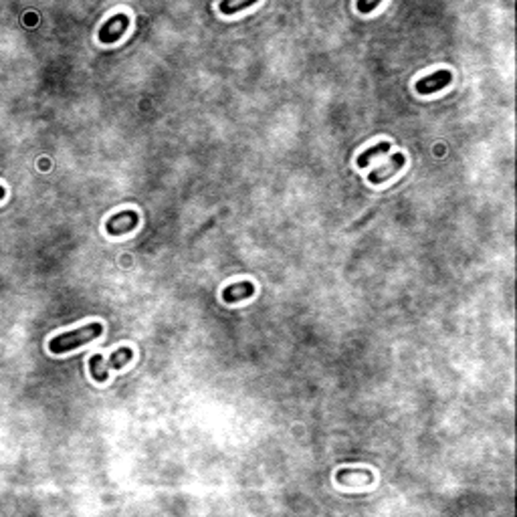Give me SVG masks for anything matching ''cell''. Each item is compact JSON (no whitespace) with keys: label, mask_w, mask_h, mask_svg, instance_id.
<instances>
[{"label":"cell","mask_w":517,"mask_h":517,"mask_svg":"<svg viewBox=\"0 0 517 517\" xmlns=\"http://www.w3.org/2000/svg\"><path fill=\"white\" fill-rule=\"evenodd\" d=\"M257 0H220V13L225 17H232L237 13H241L243 8H249L253 6Z\"/></svg>","instance_id":"30bf717a"},{"label":"cell","mask_w":517,"mask_h":517,"mask_svg":"<svg viewBox=\"0 0 517 517\" xmlns=\"http://www.w3.org/2000/svg\"><path fill=\"white\" fill-rule=\"evenodd\" d=\"M4 196H6V190H4V188H2V186H0V200H2V198H4Z\"/></svg>","instance_id":"7c38bea8"},{"label":"cell","mask_w":517,"mask_h":517,"mask_svg":"<svg viewBox=\"0 0 517 517\" xmlns=\"http://www.w3.org/2000/svg\"><path fill=\"white\" fill-rule=\"evenodd\" d=\"M380 2H382V0H358V2H356V8H358V13H362V15H370Z\"/></svg>","instance_id":"8fae6325"},{"label":"cell","mask_w":517,"mask_h":517,"mask_svg":"<svg viewBox=\"0 0 517 517\" xmlns=\"http://www.w3.org/2000/svg\"><path fill=\"white\" fill-rule=\"evenodd\" d=\"M451 81H453V73L449 69H439V71H435L430 75L419 79L417 81V91L421 96H433V93L444 89L447 85H451Z\"/></svg>","instance_id":"5b68a950"},{"label":"cell","mask_w":517,"mask_h":517,"mask_svg":"<svg viewBox=\"0 0 517 517\" xmlns=\"http://www.w3.org/2000/svg\"><path fill=\"white\" fill-rule=\"evenodd\" d=\"M128 29H130V17L128 15H115L107 22H103V27L97 33V38L103 45H114L123 37V33H128Z\"/></svg>","instance_id":"3957f363"},{"label":"cell","mask_w":517,"mask_h":517,"mask_svg":"<svg viewBox=\"0 0 517 517\" xmlns=\"http://www.w3.org/2000/svg\"><path fill=\"white\" fill-rule=\"evenodd\" d=\"M404 164H406V156H404V153H394L384 166L376 168V170H372L370 176H368V180H370L372 184H382V182H386L388 178H392L396 172H400L404 168Z\"/></svg>","instance_id":"8992f818"},{"label":"cell","mask_w":517,"mask_h":517,"mask_svg":"<svg viewBox=\"0 0 517 517\" xmlns=\"http://www.w3.org/2000/svg\"><path fill=\"white\" fill-rule=\"evenodd\" d=\"M140 225V214L135 211H121L114 214L107 223H105V230L112 237H121L132 232Z\"/></svg>","instance_id":"277c9868"},{"label":"cell","mask_w":517,"mask_h":517,"mask_svg":"<svg viewBox=\"0 0 517 517\" xmlns=\"http://www.w3.org/2000/svg\"><path fill=\"white\" fill-rule=\"evenodd\" d=\"M134 358V350L132 347H119L114 354H110L107 358L101 354H93L89 358V374L96 382L103 384L107 382L110 372L112 370H121L123 366H128Z\"/></svg>","instance_id":"7a4b0ae2"},{"label":"cell","mask_w":517,"mask_h":517,"mask_svg":"<svg viewBox=\"0 0 517 517\" xmlns=\"http://www.w3.org/2000/svg\"><path fill=\"white\" fill-rule=\"evenodd\" d=\"M103 334V324L101 322H91V324H85L83 327H77L71 331H65V334H59L55 336L51 342H49V352L53 356H65L69 352H73L81 345H87L89 342H93L97 338H101Z\"/></svg>","instance_id":"6da1fadb"},{"label":"cell","mask_w":517,"mask_h":517,"mask_svg":"<svg viewBox=\"0 0 517 517\" xmlns=\"http://www.w3.org/2000/svg\"><path fill=\"white\" fill-rule=\"evenodd\" d=\"M336 481L344 487H354V485H372L374 483V473L370 469H340Z\"/></svg>","instance_id":"52a82bcc"},{"label":"cell","mask_w":517,"mask_h":517,"mask_svg":"<svg viewBox=\"0 0 517 517\" xmlns=\"http://www.w3.org/2000/svg\"><path fill=\"white\" fill-rule=\"evenodd\" d=\"M255 295V283L250 281H239V283H230L223 289V301L225 304H239L243 299H249Z\"/></svg>","instance_id":"ba28073f"},{"label":"cell","mask_w":517,"mask_h":517,"mask_svg":"<svg viewBox=\"0 0 517 517\" xmlns=\"http://www.w3.org/2000/svg\"><path fill=\"white\" fill-rule=\"evenodd\" d=\"M392 146H390V142H380V144H376V146H372V148H368L366 152H362L360 156H358V166L360 168H366L376 156H380V153H388V150H390Z\"/></svg>","instance_id":"9c48e42d"}]
</instances>
